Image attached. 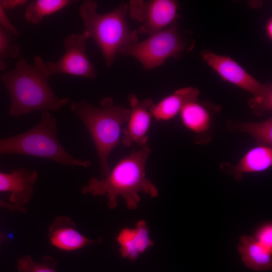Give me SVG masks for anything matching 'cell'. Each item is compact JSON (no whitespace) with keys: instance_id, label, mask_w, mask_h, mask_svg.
Listing matches in <instances>:
<instances>
[{"instance_id":"17","label":"cell","mask_w":272,"mask_h":272,"mask_svg":"<svg viewBox=\"0 0 272 272\" xmlns=\"http://www.w3.org/2000/svg\"><path fill=\"white\" fill-rule=\"evenodd\" d=\"M238 251L244 265L255 271L269 270L272 268V252L262 247L253 237L241 236Z\"/></svg>"},{"instance_id":"20","label":"cell","mask_w":272,"mask_h":272,"mask_svg":"<svg viewBox=\"0 0 272 272\" xmlns=\"http://www.w3.org/2000/svg\"><path fill=\"white\" fill-rule=\"evenodd\" d=\"M57 263L50 256H45L40 262L34 261L26 255L19 259L17 269L19 272H56Z\"/></svg>"},{"instance_id":"22","label":"cell","mask_w":272,"mask_h":272,"mask_svg":"<svg viewBox=\"0 0 272 272\" xmlns=\"http://www.w3.org/2000/svg\"><path fill=\"white\" fill-rule=\"evenodd\" d=\"M254 238L262 247L272 252V225L270 223L260 227Z\"/></svg>"},{"instance_id":"3","label":"cell","mask_w":272,"mask_h":272,"mask_svg":"<svg viewBox=\"0 0 272 272\" xmlns=\"http://www.w3.org/2000/svg\"><path fill=\"white\" fill-rule=\"evenodd\" d=\"M70 109L82 120L91 136L103 178L110 172L108 157L119 143L121 126L127 123L130 110L115 105L110 97L102 98L100 107L82 101L71 103Z\"/></svg>"},{"instance_id":"21","label":"cell","mask_w":272,"mask_h":272,"mask_svg":"<svg viewBox=\"0 0 272 272\" xmlns=\"http://www.w3.org/2000/svg\"><path fill=\"white\" fill-rule=\"evenodd\" d=\"M8 32L0 27V71L7 68L8 58L20 57L19 47L13 42Z\"/></svg>"},{"instance_id":"4","label":"cell","mask_w":272,"mask_h":272,"mask_svg":"<svg viewBox=\"0 0 272 272\" xmlns=\"http://www.w3.org/2000/svg\"><path fill=\"white\" fill-rule=\"evenodd\" d=\"M97 8L96 1H84L80 8V16L84 32L97 44L109 67L123 47L138 42L139 33L131 30L127 24V3L121 2L115 9L105 14L99 13Z\"/></svg>"},{"instance_id":"1","label":"cell","mask_w":272,"mask_h":272,"mask_svg":"<svg viewBox=\"0 0 272 272\" xmlns=\"http://www.w3.org/2000/svg\"><path fill=\"white\" fill-rule=\"evenodd\" d=\"M45 62L38 55L30 64L19 57L14 69L1 76L10 97L9 113L17 118L36 111H54L70 102L58 97L50 86Z\"/></svg>"},{"instance_id":"14","label":"cell","mask_w":272,"mask_h":272,"mask_svg":"<svg viewBox=\"0 0 272 272\" xmlns=\"http://www.w3.org/2000/svg\"><path fill=\"white\" fill-rule=\"evenodd\" d=\"M116 241L121 256L132 261L154 244L145 220L139 221L134 228L125 227L121 229L116 237Z\"/></svg>"},{"instance_id":"24","label":"cell","mask_w":272,"mask_h":272,"mask_svg":"<svg viewBox=\"0 0 272 272\" xmlns=\"http://www.w3.org/2000/svg\"><path fill=\"white\" fill-rule=\"evenodd\" d=\"M27 0H2L0 2L4 8L7 9H13L18 7H22L28 3Z\"/></svg>"},{"instance_id":"18","label":"cell","mask_w":272,"mask_h":272,"mask_svg":"<svg viewBox=\"0 0 272 272\" xmlns=\"http://www.w3.org/2000/svg\"><path fill=\"white\" fill-rule=\"evenodd\" d=\"M231 130L244 132L251 137L256 145L271 147L272 118L260 122H236L227 123Z\"/></svg>"},{"instance_id":"15","label":"cell","mask_w":272,"mask_h":272,"mask_svg":"<svg viewBox=\"0 0 272 272\" xmlns=\"http://www.w3.org/2000/svg\"><path fill=\"white\" fill-rule=\"evenodd\" d=\"M199 90L193 87L182 88L164 97L158 103H154L149 110L152 117L158 121H167L180 113L187 103L198 100Z\"/></svg>"},{"instance_id":"13","label":"cell","mask_w":272,"mask_h":272,"mask_svg":"<svg viewBox=\"0 0 272 272\" xmlns=\"http://www.w3.org/2000/svg\"><path fill=\"white\" fill-rule=\"evenodd\" d=\"M38 178L35 170L16 168L10 173L0 172V192L10 193V202L25 205L30 200Z\"/></svg>"},{"instance_id":"6","label":"cell","mask_w":272,"mask_h":272,"mask_svg":"<svg viewBox=\"0 0 272 272\" xmlns=\"http://www.w3.org/2000/svg\"><path fill=\"white\" fill-rule=\"evenodd\" d=\"M201 55L223 80L253 95L248 104L255 115L262 116L271 110L272 87L270 83H261L230 56L219 55L209 50L202 51Z\"/></svg>"},{"instance_id":"25","label":"cell","mask_w":272,"mask_h":272,"mask_svg":"<svg viewBox=\"0 0 272 272\" xmlns=\"http://www.w3.org/2000/svg\"><path fill=\"white\" fill-rule=\"evenodd\" d=\"M0 207L6 208L12 211H20L23 213L26 212V209L23 205L8 202L1 199H0Z\"/></svg>"},{"instance_id":"10","label":"cell","mask_w":272,"mask_h":272,"mask_svg":"<svg viewBox=\"0 0 272 272\" xmlns=\"http://www.w3.org/2000/svg\"><path fill=\"white\" fill-rule=\"evenodd\" d=\"M130 105V113L127 124L123 129L122 144L129 147L135 143L139 146L148 145L147 132L150 127L152 115L150 106L153 103L150 98L140 101L136 94L132 93L128 96Z\"/></svg>"},{"instance_id":"2","label":"cell","mask_w":272,"mask_h":272,"mask_svg":"<svg viewBox=\"0 0 272 272\" xmlns=\"http://www.w3.org/2000/svg\"><path fill=\"white\" fill-rule=\"evenodd\" d=\"M149 145L140 147L129 155L125 156L110 170L109 173L99 180L92 177L88 184L82 188L83 194L93 196L105 195L110 209L116 208L118 196L123 198L129 210L135 209L140 201L139 192L156 197L159 191L146 177V164L151 153Z\"/></svg>"},{"instance_id":"23","label":"cell","mask_w":272,"mask_h":272,"mask_svg":"<svg viewBox=\"0 0 272 272\" xmlns=\"http://www.w3.org/2000/svg\"><path fill=\"white\" fill-rule=\"evenodd\" d=\"M0 25L12 34L18 35L19 32L18 29L11 23L6 14L5 12L4 9L0 2Z\"/></svg>"},{"instance_id":"26","label":"cell","mask_w":272,"mask_h":272,"mask_svg":"<svg viewBox=\"0 0 272 272\" xmlns=\"http://www.w3.org/2000/svg\"><path fill=\"white\" fill-rule=\"evenodd\" d=\"M265 30H266V33L267 35V36L268 37L269 39H272V20L271 19H269L266 24V27H265Z\"/></svg>"},{"instance_id":"11","label":"cell","mask_w":272,"mask_h":272,"mask_svg":"<svg viewBox=\"0 0 272 272\" xmlns=\"http://www.w3.org/2000/svg\"><path fill=\"white\" fill-rule=\"evenodd\" d=\"M48 238L53 246L65 251H75L103 241L101 238L93 240L84 236L76 229L73 221L64 216L55 218L48 230Z\"/></svg>"},{"instance_id":"9","label":"cell","mask_w":272,"mask_h":272,"mask_svg":"<svg viewBox=\"0 0 272 272\" xmlns=\"http://www.w3.org/2000/svg\"><path fill=\"white\" fill-rule=\"evenodd\" d=\"M178 8V3L173 0H131L128 13L132 20L141 23L139 34L150 36L175 22Z\"/></svg>"},{"instance_id":"27","label":"cell","mask_w":272,"mask_h":272,"mask_svg":"<svg viewBox=\"0 0 272 272\" xmlns=\"http://www.w3.org/2000/svg\"><path fill=\"white\" fill-rule=\"evenodd\" d=\"M5 240V237L3 234L0 231V244L2 243Z\"/></svg>"},{"instance_id":"12","label":"cell","mask_w":272,"mask_h":272,"mask_svg":"<svg viewBox=\"0 0 272 272\" xmlns=\"http://www.w3.org/2000/svg\"><path fill=\"white\" fill-rule=\"evenodd\" d=\"M272 166L271 147L256 145L248 150L235 165L226 162L220 164L221 169L241 180L244 174L256 173L265 171Z\"/></svg>"},{"instance_id":"8","label":"cell","mask_w":272,"mask_h":272,"mask_svg":"<svg viewBox=\"0 0 272 272\" xmlns=\"http://www.w3.org/2000/svg\"><path fill=\"white\" fill-rule=\"evenodd\" d=\"M89 38L85 32L72 34L63 40L65 51L56 62L45 63V71L50 77L53 75L67 74L93 79L96 70L86 52V43Z\"/></svg>"},{"instance_id":"5","label":"cell","mask_w":272,"mask_h":272,"mask_svg":"<svg viewBox=\"0 0 272 272\" xmlns=\"http://www.w3.org/2000/svg\"><path fill=\"white\" fill-rule=\"evenodd\" d=\"M56 119L42 111L39 122L20 134L0 140V155L21 154L53 160L66 166L88 167L91 162L70 155L57 137Z\"/></svg>"},{"instance_id":"7","label":"cell","mask_w":272,"mask_h":272,"mask_svg":"<svg viewBox=\"0 0 272 272\" xmlns=\"http://www.w3.org/2000/svg\"><path fill=\"white\" fill-rule=\"evenodd\" d=\"M185 46L175 22L142 41L126 46L119 53L134 57L146 70H150L184 51Z\"/></svg>"},{"instance_id":"16","label":"cell","mask_w":272,"mask_h":272,"mask_svg":"<svg viewBox=\"0 0 272 272\" xmlns=\"http://www.w3.org/2000/svg\"><path fill=\"white\" fill-rule=\"evenodd\" d=\"M206 104L192 101L187 103L181 109L180 114L183 125L195 133L197 143L203 135H208L212 124V114Z\"/></svg>"},{"instance_id":"19","label":"cell","mask_w":272,"mask_h":272,"mask_svg":"<svg viewBox=\"0 0 272 272\" xmlns=\"http://www.w3.org/2000/svg\"><path fill=\"white\" fill-rule=\"evenodd\" d=\"M72 0H35L29 2L24 16L26 20L38 25L47 16L50 15L74 3Z\"/></svg>"}]
</instances>
